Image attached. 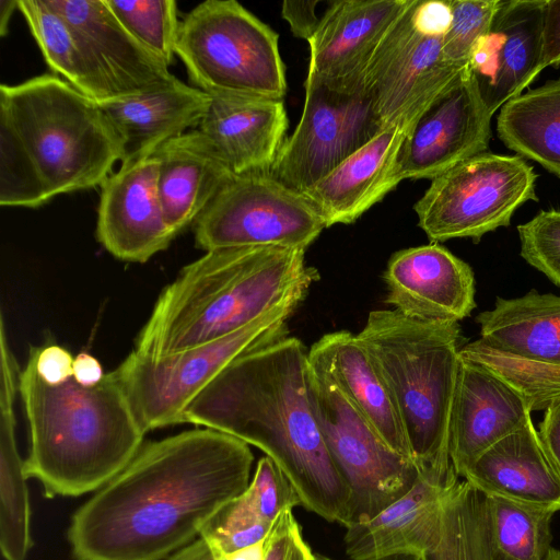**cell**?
<instances>
[{"instance_id":"cell-48","label":"cell","mask_w":560,"mask_h":560,"mask_svg":"<svg viewBox=\"0 0 560 560\" xmlns=\"http://www.w3.org/2000/svg\"><path fill=\"white\" fill-rule=\"evenodd\" d=\"M19 9V0H0V35L8 33L9 21L14 10Z\"/></svg>"},{"instance_id":"cell-19","label":"cell","mask_w":560,"mask_h":560,"mask_svg":"<svg viewBox=\"0 0 560 560\" xmlns=\"http://www.w3.org/2000/svg\"><path fill=\"white\" fill-rule=\"evenodd\" d=\"M526 400L482 364L459 354L452 404L448 454L463 478L490 446L532 420Z\"/></svg>"},{"instance_id":"cell-31","label":"cell","mask_w":560,"mask_h":560,"mask_svg":"<svg viewBox=\"0 0 560 560\" xmlns=\"http://www.w3.org/2000/svg\"><path fill=\"white\" fill-rule=\"evenodd\" d=\"M420 560H497L487 497L465 479L445 486Z\"/></svg>"},{"instance_id":"cell-24","label":"cell","mask_w":560,"mask_h":560,"mask_svg":"<svg viewBox=\"0 0 560 560\" xmlns=\"http://www.w3.org/2000/svg\"><path fill=\"white\" fill-rule=\"evenodd\" d=\"M153 156L158 161V192L163 214L176 235L196 222L234 176L198 129L166 141Z\"/></svg>"},{"instance_id":"cell-1","label":"cell","mask_w":560,"mask_h":560,"mask_svg":"<svg viewBox=\"0 0 560 560\" xmlns=\"http://www.w3.org/2000/svg\"><path fill=\"white\" fill-rule=\"evenodd\" d=\"M245 442L196 429L142 445L131 462L73 514L77 560H162L198 537L249 485Z\"/></svg>"},{"instance_id":"cell-33","label":"cell","mask_w":560,"mask_h":560,"mask_svg":"<svg viewBox=\"0 0 560 560\" xmlns=\"http://www.w3.org/2000/svg\"><path fill=\"white\" fill-rule=\"evenodd\" d=\"M487 502L497 560H546L553 511L499 497H487Z\"/></svg>"},{"instance_id":"cell-21","label":"cell","mask_w":560,"mask_h":560,"mask_svg":"<svg viewBox=\"0 0 560 560\" xmlns=\"http://www.w3.org/2000/svg\"><path fill=\"white\" fill-rule=\"evenodd\" d=\"M289 120L283 100L211 97L198 126L234 175L270 173L285 141Z\"/></svg>"},{"instance_id":"cell-44","label":"cell","mask_w":560,"mask_h":560,"mask_svg":"<svg viewBox=\"0 0 560 560\" xmlns=\"http://www.w3.org/2000/svg\"><path fill=\"white\" fill-rule=\"evenodd\" d=\"M540 440L560 475V399L545 410V416L539 424Z\"/></svg>"},{"instance_id":"cell-15","label":"cell","mask_w":560,"mask_h":560,"mask_svg":"<svg viewBox=\"0 0 560 560\" xmlns=\"http://www.w3.org/2000/svg\"><path fill=\"white\" fill-rule=\"evenodd\" d=\"M96 236L120 260L145 262L177 236L167 225L152 155L121 163L101 185Z\"/></svg>"},{"instance_id":"cell-36","label":"cell","mask_w":560,"mask_h":560,"mask_svg":"<svg viewBox=\"0 0 560 560\" xmlns=\"http://www.w3.org/2000/svg\"><path fill=\"white\" fill-rule=\"evenodd\" d=\"M270 527L242 493L208 523L200 537L228 555L264 540Z\"/></svg>"},{"instance_id":"cell-7","label":"cell","mask_w":560,"mask_h":560,"mask_svg":"<svg viewBox=\"0 0 560 560\" xmlns=\"http://www.w3.org/2000/svg\"><path fill=\"white\" fill-rule=\"evenodd\" d=\"M278 34L235 0H207L180 21L176 56L194 86L220 96L283 100Z\"/></svg>"},{"instance_id":"cell-47","label":"cell","mask_w":560,"mask_h":560,"mask_svg":"<svg viewBox=\"0 0 560 560\" xmlns=\"http://www.w3.org/2000/svg\"><path fill=\"white\" fill-rule=\"evenodd\" d=\"M265 539L225 555L228 560H264Z\"/></svg>"},{"instance_id":"cell-27","label":"cell","mask_w":560,"mask_h":560,"mask_svg":"<svg viewBox=\"0 0 560 560\" xmlns=\"http://www.w3.org/2000/svg\"><path fill=\"white\" fill-rule=\"evenodd\" d=\"M311 348L318 353L334 382L383 442L413 462L394 402L357 335L347 330L329 332Z\"/></svg>"},{"instance_id":"cell-28","label":"cell","mask_w":560,"mask_h":560,"mask_svg":"<svg viewBox=\"0 0 560 560\" xmlns=\"http://www.w3.org/2000/svg\"><path fill=\"white\" fill-rule=\"evenodd\" d=\"M0 547L5 560H25L32 545L27 475L15 436L20 373L7 336L0 338Z\"/></svg>"},{"instance_id":"cell-10","label":"cell","mask_w":560,"mask_h":560,"mask_svg":"<svg viewBox=\"0 0 560 560\" xmlns=\"http://www.w3.org/2000/svg\"><path fill=\"white\" fill-rule=\"evenodd\" d=\"M536 178L520 155L479 153L431 179L413 206L418 225L432 243L479 241L509 226L521 206L538 200Z\"/></svg>"},{"instance_id":"cell-17","label":"cell","mask_w":560,"mask_h":560,"mask_svg":"<svg viewBox=\"0 0 560 560\" xmlns=\"http://www.w3.org/2000/svg\"><path fill=\"white\" fill-rule=\"evenodd\" d=\"M383 279L385 302L410 318L458 323L476 307L471 267L438 243L394 253Z\"/></svg>"},{"instance_id":"cell-40","label":"cell","mask_w":560,"mask_h":560,"mask_svg":"<svg viewBox=\"0 0 560 560\" xmlns=\"http://www.w3.org/2000/svg\"><path fill=\"white\" fill-rule=\"evenodd\" d=\"M264 560H316L292 509L282 511L265 538Z\"/></svg>"},{"instance_id":"cell-16","label":"cell","mask_w":560,"mask_h":560,"mask_svg":"<svg viewBox=\"0 0 560 560\" xmlns=\"http://www.w3.org/2000/svg\"><path fill=\"white\" fill-rule=\"evenodd\" d=\"M413 0L331 1L310 44L306 79L358 91L378 45Z\"/></svg>"},{"instance_id":"cell-23","label":"cell","mask_w":560,"mask_h":560,"mask_svg":"<svg viewBox=\"0 0 560 560\" xmlns=\"http://www.w3.org/2000/svg\"><path fill=\"white\" fill-rule=\"evenodd\" d=\"M463 479L487 497L560 511V475L533 420L486 450Z\"/></svg>"},{"instance_id":"cell-25","label":"cell","mask_w":560,"mask_h":560,"mask_svg":"<svg viewBox=\"0 0 560 560\" xmlns=\"http://www.w3.org/2000/svg\"><path fill=\"white\" fill-rule=\"evenodd\" d=\"M455 477L422 468L413 487L374 518L346 527L345 550L351 560H381L396 555L420 558L435 523L445 486Z\"/></svg>"},{"instance_id":"cell-41","label":"cell","mask_w":560,"mask_h":560,"mask_svg":"<svg viewBox=\"0 0 560 560\" xmlns=\"http://www.w3.org/2000/svg\"><path fill=\"white\" fill-rule=\"evenodd\" d=\"M74 358L61 346L51 343L38 347L36 370L40 378L49 385H60L73 375Z\"/></svg>"},{"instance_id":"cell-38","label":"cell","mask_w":560,"mask_h":560,"mask_svg":"<svg viewBox=\"0 0 560 560\" xmlns=\"http://www.w3.org/2000/svg\"><path fill=\"white\" fill-rule=\"evenodd\" d=\"M517 233L522 258L560 289V209L538 212Z\"/></svg>"},{"instance_id":"cell-34","label":"cell","mask_w":560,"mask_h":560,"mask_svg":"<svg viewBox=\"0 0 560 560\" xmlns=\"http://www.w3.org/2000/svg\"><path fill=\"white\" fill-rule=\"evenodd\" d=\"M459 354L476 361L516 390L532 411L546 410L560 399V366L497 350L480 338L459 349Z\"/></svg>"},{"instance_id":"cell-5","label":"cell","mask_w":560,"mask_h":560,"mask_svg":"<svg viewBox=\"0 0 560 560\" xmlns=\"http://www.w3.org/2000/svg\"><path fill=\"white\" fill-rule=\"evenodd\" d=\"M37 350L31 347L19 380L31 432L26 475L49 498L98 490L137 455L145 432L114 371L94 387L73 377L49 385L37 373Z\"/></svg>"},{"instance_id":"cell-45","label":"cell","mask_w":560,"mask_h":560,"mask_svg":"<svg viewBox=\"0 0 560 560\" xmlns=\"http://www.w3.org/2000/svg\"><path fill=\"white\" fill-rule=\"evenodd\" d=\"M104 375L101 363L92 354L81 352L74 358L72 377L80 385L94 387L103 380Z\"/></svg>"},{"instance_id":"cell-4","label":"cell","mask_w":560,"mask_h":560,"mask_svg":"<svg viewBox=\"0 0 560 560\" xmlns=\"http://www.w3.org/2000/svg\"><path fill=\"white\" fill-rule=\"evenodd\" d=\"M318 272L305 250L232 247L206 252L160 294L136 341L152 359L215 341L295 295H306Z\"/></svg>"},{"instance_id":"cell-14","label":"cell","mask_w":560,"mask_h":560,"mask_svg":"<svg viewBox=\"0 0 560 560\" xmlns=\"http://www.w3.org/2000/svg\"><path fill=\"white\" fill-rule=\"evenodd\" d=\"M492 116L468 63L411 120L398 152L399 179H433L487 152Z\"/></svg>"},{"instance_id":"cell-6","label":"cell","mask_w":560,"mask_h":560,"mask_svg":"<svg viewBox=\"0 0 560 560\" xmlns=\"http://www.w3.org/2000/svg\"><path fill=\"white\" fill-rule=\"evenodd\" d=\"M357 338L387 388L416 465L442 474L454 469L448 430L459 365V324L378 310L370 312Z\"/></svg>"},{"instance_id":"cell-37","label":"cell","mask_w":560,"mask_h":560,"mask_svg":"<svg viewBox=\"0 0 560 560\" xmlns=\"http://www.w3.org/2000/svg\"><path fill=\"white\" fill-rule=\"evenodd\" d=\"M500 0H450L452 21L443 42L444 58L458 67L469 63L479 39L488 32Z\"/></svg>"},{"instance_id":"cell-29","label":"cell","mask_w":560,"mask_h":560,"mask_svg":"<svg viewBox=\"0 0 560 560\" xmlns=\"http://www.w3.org/2000/svg\"><path fill=\"white\" fill-rule=\"evenodd\" d=\"M480 339L522 358L560 366V295L532 290L497 298L494 307L479 313Z\"/></svg>"},{"instance_id":"cell-50","label":"cell","mask_w":560,"mask_h":560,"mask_svg":"<svg viewBox=\"0 0 560 560\" xmlns=\"http://www.w3.org/2000/svg\"><path fill=\"white\" fill-rule=\"evenodd\" d=\"M546 560H560V550L551 548Z\"/></svg>"},{"instance_id":"cell-46","label":"cell","mask_w":560,"mask_h":560,"mask_svg":"<svg viewBox=\"0 0 560 560\" xmlns=\"http://www.w3.org/2000/svg\"><path fill=\"white\" fill-rule=\"evenodd\" d=\"M166 560H228V558L205 538L198 537L167 557Z\"/></svg>"},{"instance_id":"cell-18","label":"cell","mask_w":560,"mask_h":560,"mask_svg":"<svg viewBox=\"0 0 560 560\" xmlns=\"http://www.w3.org/2000/svg\"><path fill=\"white\" fill-rule=\"evenodd\" d=\"M542 5L544 0H500L488 32L471 52L469 67L492 114L521 95L542 70Z\"/></svg>"},{"instance_id":"cell-9","label":"cell","mask_w":560,"mask_h":560,"mask_svg":"<svg viewBox=\"0 0 560 560\" xmlns=\"http://www.w3.org/2000/svg\"><path fill=\"white\" fill-rule=\"evenodd\" d=\"M307 358L311 405L330 456L351 491L348 526L368 522L405 495L421 469L383 442L315 350L311 348Z\"/></svg>"},{"instance_id":"cell-32","label":"cell","mask_w":560,"mask_h":560,"mask_svg":"<svg viewBox=\"0 0 560 560\" xmlns=\"http://www.w3.org/2000/svg\"><path fill=\"white\" fill-rule=\"evenodd\" d=\"M497 131L509 149L560 177V77L506 102Z\"/></svg>"},{"instance_id":"cell-11","label":"cell","mask_w":560,"mask_h":560,"mask_svg":"<svg viewBox=\"0 0 560 560\" xmlns=\"http://www.w3.org/2000/svg\"><path fill=\"white\" fill-rule=\"evenodd\" d=\"M451 21L450 0H413L378 45L359 89L383 128L420 110L464 68L443 55Z\"/></svg>"},{"instance_id":"cell-42","label":"cell","mask_w":560,"mask_h":560,"mask_svg":"<svg viewBox=\"0 0 560 560\" xmlns=\"http://www.w3.org/2000/svg\"><path fill=\"white\" fill-rule=\"evenodd\" d=\"M540 66H560V0H544Z\"/></svg>"},{"instance_id":"cell-20","label":"cell","mask_w":560,"mask_h":560,"mask_svg":"<svg viewBox=\"0 0 560 560\" xmlns=\"http://www.w3.org/2000/svg\"><path fill=\"white\" fill-rule=\"evenodd\" d=\"M417 114L407 115L384 127L372 140L302 192L326 228L353 223L401 182L397 173L398 152Z\"/></svg>"},{"instance_id":"cell-30","label":"cell","mask_w":560,"mask_h":560,"mask_svg":"<svg viewBox=\"0 0 560 560\" xmlns=\"http://www.w3.org/2000/svg\"><path fill=\"white\" fill-rule=\"evenodd\" d=\"M55 75L96 103L116 98L92 50L72 25L45 0H19V9Z\"/></svg>"},{"instance_id":"cell-12","label":"cell","mask_w":560,"mask_h":560,"mask_svg":"<svg viewBox=\"0 0 560 560\" xmlns=\"http://www.w3.org/2000/svg\"><path fill=\"white\" fill-rule=\"evenodd\" d=\"M311 203L270 173L234 175L194 223L196 246L306 249L325 229Z\"/></svg>"},{"instance_id":"cell-22","label":"cell","mask_w":560,"mask_h":560,"mask_svg":"<svg viewBox=\"0 0 560 560\" xmlns=\"http://www.w3.org/2000/svg\"><path fill=\"white\" fill-rule=\"evenodd\" d=\"M211 96L175 75L153 89L98 104L121 140L124 161L147 159L198 127Z\"/></svg>"},{"instance_id":"cell-49","label":"cell","mask_w":560,"mask_h":560,"mask_svg":"<svg viewBox=\"0 0 560 560\" xmlns=\"http://www.w3.org/2000/svg\"><path fill=\"white\" fill-rule=\"evenodd\" d=\"M316 560H334V559L326 555L316 553ZM381 560H419V559L413 556H409V555H396V556L383 558Z\"/></svg>"},{"instance_id":"cell-2","label":"cell","mask_w":560,"mask_h":560,"mask_svg":"<svg viewBox=\"0 0 560 560\" xmlns=\"http://www.w3.org/2000/svg\"><path fill=\"white\" fill-rule=\"evenodd\" d=\"M307 354L288 336L241 353L189 404L185 422L259 448L292 483L303 508L347 527L351 491L311 405Z\"/></svg>"},{"instance_id":"cell-3","label":"cell","mask_w":560,"mask_h":560,"mask_svg":"<svg viewBox=\"0 0 560 560\" xmlns=\"http://www.w3.org/2000/svg\"><path fill=\"white\" fill-rule=\"evenodd\" d=\"M124 161L103 109L61 78L45 73L0 85V205L37 208L101 186Z\"/></svg>"},{"instance_id":"cell-39","label":"cell","mask_w":560,"mask_h":560,"mask_svg":"<svg viewBox=\"0 0 560 560\" xmlns=\"http://www.w3.org/2000/svg\"><path fill=\"white\" fill-rule=\"evenodd\" d=\"M243 494L255 511L270 524L282 511L302 505L292 483L268 456L258 460Z\"/></svg>"},{"instance_id":"cell-35","label":"cell","mask_w":560,"mask_h":560,"mask_svg":"<svg viewBox=\"0 0 560 560\" xmlns=\"http://www.w3.org/2000/svg\"><path fill=\"white\" fill-rule=\"evenodd\" d=\"M125 30L152 56L172 65L180 21L174 0H105Z\"/></svg>"},{"instance_id":"cell-26","label":"cell","mask_w":560,"mask_h":560,"mask_svg":"<svg viewBox=\"0 0 560 560\" xmlns=\"http://www.w3.org/2000/svg\"><path fill=\"white\" fill-rule=\"evenodd\" d=\"M83 38L107 75L116 98L153 89L174 75L119 23L105 0H45Z\"/></svg>"},{"instance_id":"cell-8","label":"cell","mask_w":560,"mask_h":560,"mask_svg":"<svg viewBox=\"0 0 560 560\" xmlns=\"http://www.w3.org/2000/svg\"><path fill=\"white\" fill-rule=\"evenodd\" d=\"M304 298L292 296L229 336L163 359L131 351L114 373L142 430L185 422L189 404L233 359L287 336V320Z\"/></svg>"},{"instance_id":"cell-13","label":"cell","mask_w":560,"mask_h":560,"mask_svg":"<svg viewBox=\"0 0 560 560\" xmlns=\"http://www.w3.org/2000/svg\"><path fill=\"white\" fill-rule=\"evenodd\" d=\"M300 121L285 139L271 176L304 192L382 129L370 97L362 91L332 89L305 80Z\"/></svg>"},{"instance_id":"cell-43","label":"cell","mask_w":560,"mask_h":560,"mask_svg":"<svg viewBox=\"0 0 560 560\" xmlns=\"http://www.w3.org/2000/svg\"><path fill=\"white\" fill-rule=\"evenodd\" d=\"M319 1H283L281 14L294 36L310 40L316 32L320 18L316 14Z\"/></svg>"}]
</instances>
